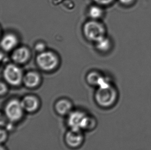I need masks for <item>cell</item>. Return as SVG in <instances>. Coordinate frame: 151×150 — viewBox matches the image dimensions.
<instances>
[{
  "mask_svg": "<svg viewBox=\"0 0 151 150\" xmlns=\"http://www.w3.org/2000/svg\"><path fill=\"white\" fill-rule=\"evenodd\" d=\"M117 94L116 89L108 83L99 86L94 98L96 104L103 108H108L112 106L116 100Z\"/></svg>",
  "mask_w": 151,
  "mask_h": 150,
  "instance_id": "obj_1",
  "label": "cell"
},
{
  "mask_svg": "<svg viewBox=\"0 0 151 150\" xmlns=\"http://www.w3.org/2000/svg\"><path fill=\"white\" fill-rule=\"evenodd\" d=\"M83 33L88 40L96 42L105 36V29L100 23L96 21H90L84 24Z\"/></svg>",
  "mask_w": 151,
  "mask_h": 150,
  "instance_id": "obj_2",
  "label": "cell"
},
{
  "mask_svg": "<svg viewBox=\"0 0 151 150\" xmlns=\"http://www.w3.org/2000/svg\"><path fill=\"white\" fill-rule=\"evenodd\" d=\"M24 112L20 101L17 99L10 100L4 108L5 117L12 123L20 121L22 118Z\"/></svg>",
  "mask_w": 151,
  "mask_h": 150,
  "instance_id": "obj_3",
  "label": "cell"
},
{
  "mask_svg": "<svg viewBox=\"0 0 151 150\" xmlns=\"http://www.w3.org/2000/svg\"><path fill=\"white\" fill-rule=\"evenodd\" d=\"M22 71L20 68L14 64L6 65L3 71L4 80L9 85L17 86L23 82Z\"/></svg>",
  "mask_w": 151,
  "mask_h": 150,
  "instance_id": "obj_4",
  "label": "cell"
},
{
  "mask_svg": "<svg viewBox=\"0 0 151 150\" xmlns=\"http://www.w3.org/2000/svg\"><path fill=\"white\" fill-rule=\"evenodd\" d=\"M37 65L42 70L51 71L58 64V59L54 53L49 51L39 53L36 58Z\"/></svg>",
  "mask_w": 151,
  "mask_h": 150,
  "instance_id": "obj_5",
  "label": "cell"
},
{
  "mask_svg": "<svg viewBox=\"0 0 151 150\" xmlns=\"http://www.w3.org/2000/svg\"><path fill=\"white\" fill-rule=\"evenodd\" d=\"M87 115L81 111H72L68 115L67 124L70 129L83 130Z\"/></svg>",
  "mask_w": 151,
  "mask_h": 150,
  "instance_id": "obj_6",
  "label": "cell"
},
{
  "mask_svg": "<svg viewBox=\"0 0 151 150\" xmlns=\"http://www.w3.org/2000/svg\"><path fill=\"white\" fill-rule=\"evenodd\" d=\"M84 139V135L81 130L70 129L65 136V144L71 148H77L81 146Z\"/></svg>",
  "mask_w": 151,
  "mask_h": 150,
  "instance_id": "obj_7",
  "label": "cell"
},
{
  "mask_svg": "<svg viewBox=\"0 0 151 150\" xmlns=\"http://www.w3.org/2000/svg\"><path fill=\"white\" fill-rule=\"evenodd\" d=\"M20 101L24 112L30 113L36 112L40 106L39 99L35 96H25Z\"/></svg>",
  "mask_w": 151,
  "mask_h": 150,
  "instance_id": "obj_8",
  "label": "cell"
},
{
  "mask_svg": "<svg viewBox=\"0 0 151 150\" xmlns=\"http://www.w3.org/2000/svg\"><path fill=\"white\" fill-rule=\"evenodd\" d=\"M30 52L25 47H20L16 49L12 55V59L14 63L23 64L29 60Z\"/></svg>",
  "mask_w": 151,
  "mask_h": 150,
  "instance_id": "obj_9",
  "label": "cell"
},
{
  "mask_svg": "<svg viewBox=\"0 0 151 150\" xmlns=\"http://www.w3.org/2000/svg\"><path fill=\"white\" fill-rule=\"evenodd\" d=\"M72 109L71 102L65 98L58 100L55 104V111L60 116L68 115L72 111Z\"/></svg>",
  "mask_w": 151,
  "mask_h": 150,
  "instance_id": "obj_10",
  "label": "cell"
},
{
  "mask_svg": "<svg viewBox=\"0 0 151 150\" xmlns=\"http://www.w3.org/2000/svg\"><path fill=\"white\" fill-rule=\"evenodd\" d=\"M18 40L16 35L13 34H7L3 37L1 45L2 49L5 51H9L16 47Z\"/></svg>",
  "mask_w": 151,
  "mask_h": 150,
  "instance_id": "obj_11",
  "label": "cell"
},
{
  "mask_svg": "<svg viewBox=\"0 0 151 150\" xmlns=\"http://www.w3.org/2000/svg\"><path fill=\"white\" fill-rule=\"evenodd\" d=\"M41 82L40 75L35 71H29L23 76V83L28 88H34L39 85Z\"/></svg>",
  "mask_w": 151,
  "mask_h": 150,
  "instance_id": "obj_12",
  "label": "cell"
},
{
  "mask_svg": "<svg viewBox=\"0 0 151 150\" xmlns=\"http://www.w3.org/2000/svg\"><path fill=\"white\" fill-rule=\"evenodd\" d=\"M105 79L99 74L96 72H91L87 77V81L90 85L99 86L101 83Z\"/></svg>",
  "mask_w": 151,
  "mask_h": 150,
  "instance_id": "obj_13",
  "label": "cell"
},
{
  "mask_svg": "<svg viewBox=\"0 0 151 150\" xmlns=\"http://www.w3.org/2000/svg\"><path fill=\"white\" fill-rule=\"evenodd\" d=\"M96 49L101 51H105L109 49L110 46V41L105 36L103 37L96 42Z\"/></svg>",
  "mask_w": 151,
  "mask_h": 150,
  "instance_id": "obj_14",
  "label": "cell"
},
{
  "mask_svg": "<svg viewBox=\"0 0 151 150\" xmlns=\"http://www.w3.org/2000/svg\"><path fill=\"white\" fill-rule=\"evenodd\" d=\"M103 10L98 6H92L89 9V15L91 18L96 20L100 18L103 14Z\"/></svg>",
  "mask_w": 151,
  "mask_h": 150,
  "instance_id": "obj_15",
  "label": "cell"
},
{
  "mask_svg": "<svg viewBox=\"0 0 151 150\" xmlns=\"http://www.w3.org/2000/svg\"><path fill=\"white\" fill-rule=\"evenodd\" d=\"M1 138H0V140H1V144H3V142H5L6 141L7 139V137H8V133H7V131L6 129H3V128L1 129Z\"/></svg>",
  "mask_w": 151,
  "mask_h": 150,
  "instance_id": "obj_16",
  "label": "cell"
},
{
  "mask_svg": "<svg viewBox=\"0 0 151 150\" xmlns=\"http://www.w3.org/2000/svg\"><path fill=\"white\" fill-rule=\"evenodd\" d=\"M0 87H1V91H0L1 96H3L5 95L8 91V87L6 85V84L3 83V82H1Z\"/></svg>",
  "mask_w": 151,
  "mask_h": 150,
  "instance_id": "obj_17",
  "label": "cell"
},
{
  "mask_svg": "<svg viewBox=\"0 0 151 150\" xmlns=\"http://www.w3.org/2000/svg\"><path fill=\"white\" fill-rule=\"evenodd\" d=\"M45 44L42 43H38L35 46V49L36 51H37L39 53H42L43 51H45Z\"/></svg>",
  "mask_w": 151,
  "mask_h": 150,
  "instance_id": "obj_18",
  "label": "cell"
},
{
  "mask_svg": "<svg viewBox=\"0 0 151 150\" xmlns=\"http://www.w3.org/2000/svg\"><path fill=\"white\" fill-rule=\"evenodd\" d=\"M114 0H93L96 4L101 5H107L111 3Z\"/></svg>",
  "mask_w": 151,
  "mask_h": 150,
  "instance_id": "obj_19",
  "label": "cell"
},
{
  "mask_svg": "<svg viewBox=\"0 0 151 150\" xmlns=\"http://www.w3.org/2000/svg\"><path fill=\"white\" fill-rule=\"evenodd\" d=\"M133 0H119V1L123 4L127 5V4H131L132 2H133Z\"/></svg>",
  "mask_w": 151,
  "mask_h": 150,
  "instance_id": "obj_20",
  "label": "cell"
},
{
  "mask_svg": "<svg viewBox=\"0 0 151 150\" xmlns=\"http://www.w3.org/2000/svg\"><path fill=\"white\" fill-rule=\"evenodd\" d=\"M1 150H7V149H6V148L5 146H3L2 145L1 146Z\"/></svg>",
  "mask_w": 151,
  "mask_h": 150,
  "instance_id": "obj_21",
  "label": "cell"
}]
</instances>
